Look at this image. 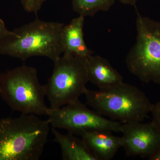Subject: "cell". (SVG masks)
<instances>
[{
    "label": "cell",
    "mask_w": 160,
    "mask_h": 160,
    "mask_svg": "<svg viewBox=\"0 0 160 160\" xmlns=\"http://www.w3.org/2000/svg\"><path fill=\"white\" fill-rule=\"evenodd\" d=\"M149 160H160V146L152 155L148 158Z\"/></svg>",
    "instance_id": "17"
},
{
    "label": "cell",
    "mask_w": 160,
    "mask_h": 160,
    "mask_svg": "<svg viewBox=\"0 0 160 160\" xmlns=\"http://www.w3.org/2000/svg\"><path fill=\"white\" fill-rule=\"evenodd\" d=\"M150 112L152 115V122L160 130V101L152 104Z\"/></svg>",
    "instance_id": "15"
},
{
    "label": "cell",
    "mask_w": 160,
    "mask_h": 160,
    "mask_svg": "<svg viewBox=\"0 0 160 160\" xmlns=\"http://www.w3.org/2000/svg\"><path fill=\"white\" fill-rule=\"evenodd\" d=\"M84 95L87 104L95 111L122 124L143 122L152 106L142 90L124 82L104 90L87 89Z\"/></svg>",
    "instance_id": "3"
},
{
    "label": "cell",
    "mask_w": 160,
    "mask_h": 160,
    "mask_svg": "<svg viewBox=\"0 0 160 160\" xmlns=\"http://www.w3.org/2000/svg\"><path fill=\"white\" fill-rule=\"evenodd\" d=\"M86 62L89 82L99 89H110L124 82L122 76L104 58L92 54Z\"/></svg>",
    "instance_id": "9"
},
{
    "label": "cell",
    "mask_w": 160,
    "mask_h": 160,
    "mask_svg": "<svg viewBox=\"0 0 160 160\" xmlns=\"http://www.w3.org/2000/svg\"><path fill=\"white\" fill-rule=\"evenodd\" d=\"M80 136L98 160H110L122 146V137L107 131L85 132Z\"/></svg>",
    "instance_id": "10"
},
{
    "label": "cell",
    "mask_w": 160,
    "mask_h": 160,
    "mask_svg": "<svg viewBox=\"0 0 160 160\" xmlns=\"http://www.w3.org/2000/svg\"><path fill=\"white\" fill-rule=\"evenodd\" d=\"M120 3L124 5H130L132 6H135L138 0H117Z\"/></svg>",
    "instance_id": "18"
},
{
    "label": "cell",
    "mask_w": 160,
    "mask_h": 160,
    "mask_svg": "<svg viewBox=\"0 0 160 160\" xmlns=\"http://www.w3.org/2000/svg\"><path fill=\"white\" fill-rule=\"evenodd\" d=\"M137 12L136 41L126 56V66L143 82L160 85V22Z\"/></svg>",
    "instance_id": "5"
},
{
    "label": "cell",
    "mask_w": 160,
    "mask_h": 160,
    "mask_svg": "<svg viewBox=\"0 0 160 160\" xmlns=\"http://www.w3.org/2000/svg\"><path fill=\"white\" fill-rule=\"evenodd\" d=\"M48 117L47 120L52 128L64 129L79 136L85 132H122V123L106 118L87 108L79 99L59 109H51Z\"/></svg>",
    "instance_id": "7"
},
{
    "label": "cell",
    "mask_w": 160,
    "mask_h": 160,
    "mask_svg": "<svg viewBox=\"0 0 160 160\" xmlns=\"http://www.w3.org/2000/svg\"><path fill=\"white\" fill-rule=\"evenodd\" d=\"M63 23L36 19L12 31L0 42V54L26 61L32 57L48 58L54 63L63 53Z\"/></svg>",
    "instance_id": "1"
},
{
    "label": "cell",
    "mask_w": 160,
    "mask_h": 160,
    "mask_svg": "<svg viewBox=\"0 0 160 160\" xmlns=\"http://www.w3.org/2000/svg\"><path fill=\"white\" fill-rule=\"evenodd\" d=\"M123 148L128 156L147 158L160 146V130L152 122L122 124Z\"/></svg>",
    "instance_id": "8"
},
{
    "label": "cell",
    "mask_w": 160,
    "mask_h": 160,
    "mask_svg": "<svg viewBox=\"0 0 160 160\" xmlns=\"http://www.w3.org/2000/svg\"><path fill=\"white\" fill-rule=\"evenodd\" d=\"M0 96L11 109L22 114H50L45 102V86L34 67L23 65L0 74Z\"/></svg>",
    "instance_id": "4"
},
{
    "label": "cell",
    "mask_w": 160,
    "mask_h": 160,
    "mask_svg": "<svg viewBox=\"0 0 160 160\" xmlns=\"http://www.w3.org/2000/svg\"><path fill=\"white\" fill-rule=\"evenodd\" d=\"M48 120L34 114L0 120V160H38L47 142Z\"/></svg>",
    "instance_id": "2"
},
{
    "label": "cell",
    "mask_w": 160,
    "mask_h": 160,
    "mask_svg": "<svg viewBox=\"0 0 160 160\" xmlns=\"http://www.w3.org/2000/svg\"><path fill=\"white\" fill-rule=\"evenodd\" d=\"M12 34L13 32L8 30L4 21L0 18V42L3 39Z\"/></svg>",
    "instance_id": "16"
},
{
    "label": "cell",
    "mask_w": 160,
    "mask_h": 160,
    "mask_svg": "<svg viewBox=\"0 0 160 160\" xmlns=\"http://www.w3.org/2000/svg\"><path fill=\"white\" fill-rule=\"evenodd\" d=\"M116 0H72V9L79 15L93 17L99 11H107Z\"/></svg>",
    "instance_id": "13"
},
{
    "label": "cell",
    "mask_w": 160,
    "mask_h": 160,
    "mask_svg": "<svg viewBox=\"0 0 160 160\" xmlns=\"http://www.w3.org/2000/svg\"><path fill=\"white\" fill-rule=\"evenodd\" d=\"M89 82L86 59L63 54L54 63L52 74L44 85L50 109H59L78 100Z\"/></svg>",
    "instance_id": "6"
},
{
    "label": "cell",
    "mask_w": 160,
    "mask_h": 160,
    "mask_svg": "<svg viewBox=\"0 0 160 160\" xmlns=\"http://www.w3.org/2000/svg\"><path fill=\"white\" fill-rule=\"evenodd\" d=\"M54 141L59 145L64 160H98L83 139L68 132L64 134L52 128Z\"/></svg>",
    "instance_id": "12"
},
{
    "label": "cell",
    "mask_w": 160,
    "mask_h": 160,
    "mask_svg": "<svg viewBox=\"0 0 160 160\" xmlns=\"http://www.w3.org/2000/svg\"><path fill=\"white\" fill-rule=\"evenodd\" d=\"M85 17L79 16L63 26L62 33L63 54L72 55L86 59L93 54L86 46L84 39Z\"/></svg>",
    "instance_id": "11"
},
{
    "label": "cell",
    "mask_w": 160,
    "mask_h": 160,
    "mask_svg": "<svg viewBox=\"0 0 160 160\" xmlns=\"http://www.w3.org/2000/svg\"><path fill=\"white\" fill-rule=\"evenodd\" d=\"M47 0H20L23 9L27 12L36 13Z\"/></svg>",
    "instance_id": "14"
}]
</instances>
